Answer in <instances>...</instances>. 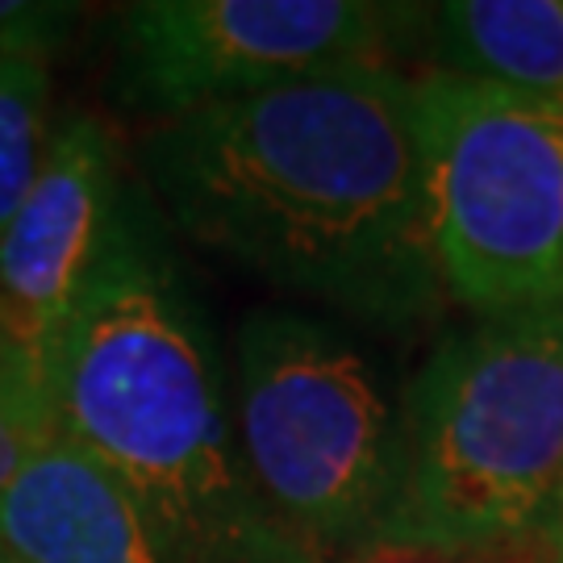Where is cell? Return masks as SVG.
<instances>
[{"mask_svg": "<svg viewBox=\"0 0 563 563\" xmlns=\"http://www.w3.org/2000/svg\"><path fill=\"white\" fill-rule=\"evenodd\" d=\"M139 163L188 239L288 297L376 330L443 309L418 97L384 59L159 121Z\"/></svg>", "mask_w": 563, "mask_h": 563, "instance_id": "1", "label": "cell"}, {"mask_svg": "<svg viewBox=\"0 0 563 563\" xmlns=\"http://www.w3.org/2000/svg\"><path fill=\"white\" fill-rule=\"evenodd\" d=\"M155 213L125 192L46 367L55 434L121 481L184 563H309L263 514L222 363Z\"/></svg>", "mask_w": 563, "mask_h": 563, "instance_id": "2", "label": "cell"}, {"mask_svg": "<svg viewBox=\"0 0 563 563\" xmlns=\"http://www.w3.org/2000/svg\"><path fill=\"white\" fill-rule=\"evenodd\" d=\"M563 488V301L446 334L401 405V481L372 547L439 560L551 534Z\"/></svg>", "mask_w": 563, "mask_h": 563, "instance_id": "3", "label": "cell"}, {"mask_svg": "<svg viewBox=\"0 0 563 563\" xmlns=\"http://www.w3.org/2000/svg\"><path fill=\"white\" fill-rule=\"evenodd\" d=\"M234 434L263 514L305 560L376 543L401 481V409L351 334L251 309L234 334Z\"/></svg>", "mask_w": 563, "mask_h": 563, "instance_id": "4", "label": "cell"}, {"mask_svg": "<svg viewBox=\"0 0 563 563\" xmlns=\"http://www.w3.org/2000/svg\"><path fill=\"white\" fill-rule=\"evenodd\" d=\"M413 97L446 297L476 313L563 301V113L446 71Z\"/></svg>", "mask_w": 563, "mask_h": 563, "instance_id": "5", "label": "cell"}, {"mask_svg": "<svg viewBox=\"0 0 563 563\" xmlns=\"http://www.w3.org/2000/svg\"><path fill=\"white\" fill-rule=\"evenodd\" d=\"M422 18L363 0H142L113 25V97L159 121L242 101L313 71L380 63Z\"/></svg>", "mask_w": 563, "mask_h": 563, "instance_id": "6", "label": "cell"}, {"mask_svg": "<svg viewBox=\"0 0 563 563\" xmlns=\"http://www.w3.org/2000/svg\"><path fill=\"white\" fill-rule=\"evenodd\" d=\"M121 197L109 130L88 113L59 121L38 180L0 234V342L42 376L101 260Z\"/></svg>", "mask_w": 563, "mask_h": 563, "instance_id": "7", "label": "cell"}, {"mask_svg": "<svg viewBox=\"0 0 563 563\" xmlns=\"http://www.w3.org/2000/svg\"><path fill=\"white\" fill-rule=\"evenodd\" d=\"M0 551L25 563H184L139 497L59 434L0 493Z\"/></svg>", "mask_w": 563, "mask_h": 563, "instance_id": "8", "label": "cell"}, {"mask_svg": "<svg viewBox=\"0 0 563 563\" xmlns=\"http://www.w3.org/2000/svg\"><path fill=\"white\" fill-rule=\"evenodd\" d=\"M426 30L434 71L563 113V0H451L426 9Z\"/></svg>", "mask_w": 563, "mask_h": 563, "instance_id": "9", "label": "cell"}, {"mask_svg": "<svg viewBox=\"0 0 563 563\" xmlns=\"http://www.w3.org/2000/svg\"><path fill=\"white\" fill-rule=\"evenodd\" d=\"M51 134V63L0 59V234L38 180Z\"/></svg>", "mask_w": 563, "mask_h": 563, "instance_id": "10", "label": "cell"}, {"mask_svg": "<svg viewBox=\"0 0 563 563\" xmlns=\"http://www.w3.org/2000/svg\"><path fill=\"white\" fill-rule=\"evenodd\" d=\"M55 439L51 388L34 363L0 342V493Z\"/></svg>", "mask_w": 563, "mask_h": 563, "instance_id": "11", "label": "cell"}, {"mask_svg": "<svg viewBox=\"0 0 563 563\" xmlns=\"http://www.w3.org/2000/svg\"><path fill=\"white\" fill-rule=\"evenodd\" d=\"M84 18L76 0H0V59L51 63Z\"/></svg>", "mask_w": 563, "mask_h": 563, "instance_id": "12", "label": "cell"}, {"mask_svg": "<svg viewBox=\"0 0 563 563\" xmlns=\"http://www.w3.org/2000/svg\"><path fill=\"white\" fill-rule=\"evenodd\" d=\"M346 563H451L439 555H422V551H401V547H367Z\"/></svg>", "mask_w": 563, "mask_h": 563, "instance_id": "13", "label": "cell"}, {"mask_svg": "<svg viewBox=\"0 0 563 563\" xmlns=\"http://www.w3.org/2000/svg\"><path fill=\"white\" fill-rule=\"evenodd\" d=\"M551 555H555V563H563V488H560V505H555V522H551Z\"/></svg>", "mask_w": 563, "mask_h": 563, "instance_id": "14", "label": "cell"}, {"mask_svg": "<svg viewBox=\"0 0 563 563\" xmlns=\"http://www.w3.org/2000/svg\"><path fill=\"white\" fill-rule=\"evenodd\" d=\"M0 563H25V560H18V555H9V551H0Z\"/></svg>", "mask_w": 563, "mask_h": 563, "instance_id": "15", "label": "cell"}]
</instances>
